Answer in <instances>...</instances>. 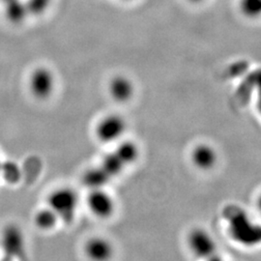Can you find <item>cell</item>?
I'll use <instances>...</instances> for the list:
<instances>
[{
	"instance_id": "cell-9",
	"label": "cell",
	"mask_w": 261,
	"mask_h": 261,
	"mask_svg": "<svg viewBox=\"0 0 261 261\" xmlns=\"http://www.w3.org/2000/svg\"><path fill=\"white\" fill-rule=\"evenodd\" d=\"M85 252L92 260H107L112 255V244L102 237L91 238L85 245Z\"/></svg>"
},
{
	"instance_id": "cell-20",
	"label": "cell",
	"mask_w": 261,
	"mask_h": 261,
	"mask_svg": "<svg viewBox=\"0 0 261 261\" xmlns=\"http://www.w3.org/2000/svg\"><path fill=\"white\" fill-rule=\"evenodd\" d=\"M1 2H3V3H7V2H9L11 0H0Z\"/></svg>"
},
{
	"instance_id": "cell-15",
	"label": "cell",
	"mask_w": 261,
	"mask_h": 261,
	"mask_svg": "<svg viewBox=\"0 0 261 261\" xmlns=\"http://www.w3.org/2000/svg\"><path fill=\"white\" fill-rule=\"evenodd\" d=\"M240 8L248 18H255L260 14L261 0H241Z\"/></svg>"
},
{
	"instance_id": "cell-5",
	"label": "cell",
	"mask_w": 261,
	"mask_h": 261,
	"mask_svg": "<svg viewBox=\"0 0 261 261\" xmlns=\"http://www.w3.org/2000/svg\"><path fill=\"white\" fill-rule=\"evenodd\" d=\"M188 246L198 258H211L217 252L214 238L203 228H195L188 236Z\"/></svg>"
},
{
	"instance_id": "cell-16",
	"label": "cell",
	"mask_w": 261,
	"mask_h": 261,
	"mask_svg": "<svg viewBox=\"0 0 261 261\" xmlns=\"http://www.w3.org/2000/svg\"><path fill=\"white\" fill-rule=\"evenodd\" d=\"M1 174H3L8 181L16 182L19 177V169L14 163H3Z\"/></svg>"
},
{
	"instance_id": "cell-19",
	"label": "cell",
	"mask_w": 261,
	"mask_h": 261,
	"mask_svg": "<svg viewBox=\"0 0 261 261\" xmlns=\"http://www.w3.org/2000/svg\"><path fill=\"white\" fill-rule=\"evenodd\" d=\"M2 165H3V163L1 162V159H0V175H1V170H2Z\"/></svg>"
},
{
	"instance_id": "cell-6",
	"label": "cell",
	"mask_w": 261,
	"mask_h": 261,
	"mask_svg": "<svg viewBox=\"0 0 261 261\" xmlns=\"http://www.w3.org/2000/svg\"><path fill=\"white\" fill-rule=\"evenodd\" d=\"M87 205L92 214L102 219L111 217L115 208L112 196L103 191V189H94L90 191L87 197Z\"/></svg>"
},
{
	"instance_id": "cell-13",
	"label": "cell",
	"mask_w": 261,
	"mask_h": 261,
	"mask_svg": "<svg viewBox=\"0 0 261 261\" xmlns=\"http://www.w3.org/2000/svg\"><path fill=\"white\" fill-rule=\"evenodd\" d=\"M100 168H102L103 171L112 179L117 176L122 170L126 168V165L122 162L121 159L118 157V155L113 151L103 159L102 164L100 165Z\"/></svg>"
},
{
	"instance_id": "cell-11",
	"label": "cell",
	"mask_w": 261,
	"mask_h": 261,
	"mask_svg": "<svg viewBox=\"0 0 261 261\" xmlns=\"http://www.w3.org/2000/svg\"><path fill=\"white\" fill-rule=\"evenodd\" d=\"M111 180L112 178L100 168V166L97 168H90L84 175V185L88 187L90 190L103 189V187Z\"/></svg>"
},
{
	"instance_id": "cell-4",
	"label": "cell",
	"mask_w": 261,
	"mask_h": 261,
	"mask_svg": "<svg viewBox=\"0 0 261 261\" xmlns=\"http://www.w3.org/2000/svg\"><path fill=\"white\" fill-rule=\"evenodd\" d=\"M127 124L121 115L109 114L98 122L95 133L97 139L106 143L120 140L124 136Z\"/></svg>"
},
{
	"instance_id": "cell-18",
	"label": "cell",
	"mask_w": 261,
	"mask_h": 261,
	"mask_svg": "<svg viewBox=\"0 0 261 261\" xmlns=\"http://www.w3.org/2000/svg\"><path fill=\"white\" fill-rule=\"evenodd\" d=\"M189 1H191V2H193V3H199V2H201V1H203V0H189Z\"/></svg>"
},
{
	"instance_id": "cell-8",
	"label": "cell",
	"mask_w": 261,
	"mask_h": 261,
	"mask_svg": "<svg viewBox=\"0 0 261 261\" xmlns=\"http://www.w3.org/2000/svg\"><path fill=\"white\" fill-rule=\"evenodd\" d=\"M192 161L196 168L209 170L214 168L218 161L216 150L209 144H198L192 153Z\"/></svg>"
},
{
	"instance_id": "cell-7",
	"label": "cell",
	"mask_w": 261,
	"mask_h": 261,
	"mask_svg": "<svg viewBox=\"0 0 261 261\" xmlns=\"http://www.w3.org/2000/svg\"><path fill=\"white\" fill-rule=\"evenodd\" d=\"M109 92L114 101L118 103H126L130 101L133 97L135 88L134 84L128 77L118 75L111 81L109 85Z\"/></svg>"
},
{
	"instance_id": "cell-12",
	"label": "cell",
	"mask_w": 261,
	"mask_h": 261,
	"mask_svg": "<svg viewBox=\"0 0 261 261\" xmlns=\"http://www.w3.org/2000/svg\"><path fill=\"white\" fill-rule=\"evenodd\" d=\"M59 219L56 213L47 206L46 208L40 209L34 215V224L41 230H51L55 228L58 223Z\"/></svg>"
},
{
	"instance_id": "cell-3",
	"label": "cell",
	"mask_w": 261,
	"mask_h": 261,
	"mask_svg": "<svg viewBox=\"0 0 261 261\" xmlns=\"http://www.w3.org/2000/svg\"><path fill=\"white\" fill-rule=\"evenodd\" d=\"M29 90L36 99L46 100L56 88V76L47 67H38L29 77Z\"/></svg>"
},
{
	"instance_id": "cell-10",
	"label": "cell",
	"mask_w": 261,
	"mask_h": 261,
	"mask_svg": "<svg viewBox=\"0 0 261 261\" xmlns=\"http://www.w3.org/2000/svg\"><path fill=\"white\" fill-rule=\"evenodd\" d=\"M5 14L7 19L14 24L21 23L29 14L27 2H23L21 0H11L5 3Z\"/></svg>"
},
{
	"instance_id": "cell-2",
	"label": "cell",
	"mask_w": 261,
	"mask_h": 261,
	"mask_svg": "<svg viewBox=\"0 0 261 261\" xmlns=\"http://www.w3.org/2000/svg\"><path fill=\"white\" fill-rule=\"evenodd\" d=\"M0 245L8 259L21 258L25 253L24 234L17 224H8L3 228Z\"/></svg>"
},
{
	"instance_id": "cell-14",
	"label": "cell",
	"mask_w": 261,
	"mask_h": 261,
	"mask_svg": "<svg viewBox=\"0 0 261 261\" xmlns=\"http://www.w3.org/2000/svg\"><path fill=\"white\" fill-rule=\"evenodd\" d=\"M114 152L121 159L126 167L135 163L139 158L140 153L137 144L132 141H123L115 148Z\"/></svg>"
},
{
	"instance_id": "cell-1",
	"label": "cell",
	"mask_w": 261,
	"mask_h": 261,
	"mask_svg": "<svg viewBox=\"0 0 261 261\" xmlns=\"http://www.w3.org/2000/svg\"><path fill=\"white\" fill-rule=\"evenodd\" d=\"M79 197L74 190L62 187L53 191L47 196V206L56 213L59 221L70 224L75 219Z\"/></svg>"
},
{
	"instance_id": "cell-17",
	"label": "cell",
	"mask_w": 261,
	"mask_h": 261,
	"mask_svg": "<svg viewBox=\"0 0 261 261\" xmlns=\"http://www.w3.org/2000/svg\"><path fill=\"white\" fill-rule=\"evenodd\" d=\"M50 0H28L27 2L29 14H42L49 6Z\"/></svg>"
}]
</instances>
